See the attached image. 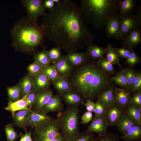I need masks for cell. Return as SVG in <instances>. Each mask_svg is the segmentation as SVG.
Wrapping results in <instances>:
<instances>
[{
  "label": "cell",
  "instance_id": "52",
  "mask_svg": "<svg viewBox=\"0 0 141 141\" xmlns=\"http://www.w3.org/2000/svg\"><path fill=\"white\" fill-rule=\"evenodd\" d=\"M55 4L52 0H43V6L45 9H48L49 10H51L54 7Z\"/></svg>",
  "mask_w": 141,
  "mask_h": 141
},
{
  "label": "cell",
  "instance_id": "30",
  "mask_svg": "<svg viewBox=\"0 0 141 141\" xmlns=\"http://www.w3.org/2000/svg\"><path fill=\"white\" fill-rule=\"evenodd\" d=\"M34 60L44 67L49 65L51 61L49 59L46 47H43L42 49L35 52Z\"/></svg>",
  "mask_w": 141,
  "mask_h": 141
},
{
  "label": "cell",
  "instance_id": "7",
  "mask_svg": "<svg viewBox=\"0 0 141 141\" xmlns=\"http://www.w3.org/2000/svg\"><path fill=\"white\" fill-rule=\"evenodd\" d=\"M137 10L136 14H130L123 16H119L121 40L133 30L140 27L141 13L140 7Z\"/></svg>",
  "mask_w": 141,
  "mask_h": 141
},
{
  "label": "cell",
  "instance_id": "22",
  "mask_svg": "<svg viewBox=\"0 0 141 141\" xmlns=\"http://www.w3.org/2000/svg\"><path fill=\"white\" fill-rule=\"evenodd\" d=\"M106 48L99 46L92 43L88 45L86 53L89 59L95 61L104 57Z\"/></svg>",
  "mask_w": 141,
  "mask_h": 141
},
{
  "label": "cell",
  "instance_id": "4",
  "mask_svg": "<svg viewBox=\"0 0 141 141\" xmlns=\"http://www.w3.org/2000/svg\"><path fill=\"white\" fill-rule=\"evenodd\" d=\"M120 0H81L79 6L86 23L98 29L108 20L119 14Z\"/></svg>",
  "mask_w": 141,
  "mask_h": 141
},
{
  "label": "cell",
  "instance_id": "28",
  "mask_svg": "<svg viewBox=\"0 0 141 141\" xmlns=\"http://www.w3.org/2000/svg\"><path fill=\"white\" fill-rule=\"evenodd\" d=\"M136 0H120L119 16H123L131 14L136 6Z\"/></svg>",
  "mask_w": 141,
  "mask_h": 141
},
{
  "label": "cell",
  "instance_id": "17",
  "mask_svg": "<svg viewBox=\"0 0 141 141\" xmlns=\"http://www.w3.org/2000/svg\"><path fill=\"white\" fill-rule=\"evenodd\" d=\"M53 63L60 77L67 78L73 68L67 61L65 55L62 56L59 60Z\"/></svg>",
  "mask_w": 141,
  "mask_h": 141
},
{
  "label": "cell",
  "instance_id": "14",
  "mask_svg": "<svg viewBox=\"0 0 141 141\" xmlns=\"http://www.w3.org/2000/svg\"><path fill=\"white\" fill-rule=\"evenodd\" d=\"M62 100L59 95H53L41 110L46 114L50 112H62L64 106Z\"/></svg>",
  "mask_w": 141,
  "mask_h": 141
},
{
  "label": "cell",
  "instance_id": "31",
  "mask_svg": "<svg viewBox=\"0 0 141 141\" xmlns=\"http://www.w3.org/2000/svg\"><path fill=\"white\" fill-rule=\"evenodd\" d=\"M125 111L136 123L141 124V107L129 104L125 108Z\"/></svg>",
  "mask_w": 141,
  "mask_h": 141
},
{
  "label": "cell",
  "instance_id": "19",
  "mask_svg": "<svg viewBox=\"0 0 141 141\" xmlns=\"http://www.w3.org/2000/svg\"><path fill=\"white\" fill-rule=\"evenodd\" d=\"M32 77L34 90L38 91L49 89L51 81L42 71L37 75Z\"/></svg>",
  "mask_w": 141,
  "mask_h": 141
},
{
  "label": "cell",
  "instance_id": "13",
  "mask_svg": "<svg viewBox=\"0 0 141 141\" xmlns=\"http://www.w3.org/2000/svg\"><path fill=\"white\" fill-rule=\"evenodd\" d=\"M108 126L104 117L95 116L86 131L96 133L98 136L104 135L107 134Z\"/></svg>",
  "mask_w": 141,
  "mask_h": 141
},
{
  "label": "cell",
  "instance_id": "9",
  "mask_svg": "<svg viewBox=\"0 0 141 141\" xmlns=\"http://www.w3.org/2000/svg\"><path fill=\"white\" fill-rule=\"evenodd\" d=\"M125 113V108L114 103L107 107L104 117L108 126H117Z\"/></svg>",
  "mask_w": 141,
  "mask_h": 141
},
{
  "label": "cell",
  "instance_id": "39",
  "mask_svg": "<svg viewBox=\"0 0 141 141\" xmlns=\"http://www.w3.org/2000/svg\"><path fill=\"white\" fill-rule=\"evenodd\" d=\"M126 58L125 63L130 67H134L136 64L140 63L141 61L140 57L133 49Z\"/></svg>",
  "mask_w": 141,
  "mask_h": 141
},
{
  "label": "cell",
  "instance_id": "36",
  "mask_svg": "<svg viewBox=\"0 0 141 141\" xmlns=\"http://www.w3.org/2000/svg\"><path fill=\"white\" fill-rule=\"evenodd\" d=\"M124 69V74L127 80L130 90L131 92L138 72L135 70L130 68L126 67Z\"/></svg>",
  "mask_w": 141,
  "mask_h": 141
},
{
  "label": "cell",
  "instance_id": "8",
  "mask_svg": "<svg viewBox=\"0 0 141 141\" xmlns=\"http://www.w3.org/2000/svg\"><path fill=\"white\" fill-rule=\"evenodd\" d=\"M21 2L26 10V17L32 21L37 23L40 16L46 14L43 0H22Z\"/></svg>",
  "mask_w": 141,
  "mask_h": 141
},
{
  "label": "cell",
  "instance_id": "37",
  "mask_svg": "<svg viewBox=\"0 0 141 141\" xmlns=\"http://www.w3.org/2000/svg\"><path fill=\"white\" fill-rule=\"evenodd\" d=\"M13 123L9 124L5 127V132L7 141H15L19 135L15 131Z\"/></svg>",
  "mask_w": 141,
  "mask_h": 141
},
{
  "label": "cell",
  "instance_id": "33",
  "mask_svg": "<svg viewBox=\"0 0 141 141\" xmlns=\"http://www.w3.org/2000/svg\"><path fill=\"white\" fill-rule=\"evenodd\" d=\"M111 82H113L123 88L130 90L127 80L124 74V68L122 69L120 71L116 73L114 76L111 77Z\"/></svg>",
  "mask_w": 141,
  "mask_h": 141
},
{
  "label": "cell",
  "instance_id": "2",
  "mask_svg": "<svg viewBox=\"0 0 141 141\" xmlns=\"http://www.w3.org/2000/svg\"><path fill=\"white\" fill-rule=\"evenodd\" d=\"M72 90L80 95L84 101L94 102L111 85V77L94 60H89L73 69L67 78Z\"/></svg>",
  "mask_w": 141,
  "mask_h": 141
},
{
  "label": "cell",
  "instance_id": "18",
  "mask_svg": "<svg viewBox=\"0 0 141 141\" xmlns=\"http://www.w3.org/2000/svg\"><path fill=\"white\" fill-rule=\"evenodd\" d=\"M32 110L25 109L17 111L12 116L13 124L15 126L26 130L27 122L30 117Z\"/></svg>",
  "mask_w": 141,
  "mask_h": 141
},
{
  "label": "cell",
  "instance_id": "16",
  "mask_svg": "<svg viewBox=\"0 0 141 141\" xmlns=\"http://www.w3.org/2000/svg\"><path fill=\"white\" fill-rule=\"evenodd\" d=\"M59 95L67 107H78L84 102L80 95L72 90Z\"/></svg>",
  "mask_w": 141,
  "mask_h": 141
},
{
  "label": "cell",
  "instance_id": "46",
  "mask_svg": "<svg viewBox=\"0 0 141 141\" xmlns=\"http://www.w3.org/2000/svg\"><path fill=\"white\" fill-rule=\"evenodd\" d=\"M37 92V91L33 89L26 95L28 108L30 110H32L33 109Z\"/></svg>",
  "mask_w": 141,
  "mask_h": 141
},
{
  "label": "cell",
  "instance_id": "6",
  "mask_svg": "<svg viewBox=\"0 0 141 141\" xmlns=\"http://www.w3.org/2000/svg\"><path fill=\"white\" fill-rule=\"evenodd\" d=\"M34 127L33 141H51L60 134L56 119L52 118L47 121Z\"/></svg>",
  "mask_w": 141,
  "mask_h": 141
},
{
  "label": "cell",
  "instance_id": "24",
  "mask_svg": "<svg viewBox=\"0 0 141 141\" xmlns=\"http://www.w3.org/2000/svg\"><path fill=\"white\" fill-rule=\"evenodd\" d=\"M51 83L59 95L72 90L70 85L66 77H60L51 81Z\"/></svg>",
  "mask_w": 141,
  "mask_h": 141
},
{
  "label": "cell",
  "instance_id": "49",
  "mask_svg": "<svg viewBox=\"0 0 141 141\" xmlns=\"http://www.w3.org/2000/svg\"><path fill=\"white\" fill-rule=\"evenodd\" d=\"M93 114L92 112L86 111L81 116V124H86L91 121L93 118Z\"/></svg>",
  "mask_w": 141,
  "mask_h": 141
},
{
  "label": "cell",
  "instance_id": "41",
  "mask_svg": "<svg viewBox=\"0 0 141 141\" xmlns=\"http://www.w3.org/2000/svg\"><path fill=\"white\" fill-rule=\"evenodd\" d=\"M94 138L92 132L86 131L82 133L79 132L72 141H92Z\"/></svg>",
  "mask_w": 141,
  "mask_h": 141
},
{
  "label": "cell",
  "instance_id": "54",
  "mask_svg": "<svg viewBox=\"0 0 141 141\" xmlns=\"http://www.w3.org/2000/svg\"><path fill=\"white\" fill-rule=\"evenodd\" d=\"M55 4H58L60 3V1L59 0H52Z\"/></svg>",
  "mask_w": 141,
  "mask_h": 141
},
{
  "label": "cell",
  "instance_id": "23",
  "mask_svg": "<svg viewBox=\"0 0 141 141\" xmlns=\"http://www.w3.org/2000/svg\"><path fill=\"white\" fill-rule=\"evenodd\" d=\"M4 108L10 112L12 116L14 115L16 111L29 109L28 107V103L26 95L15 102L9 101L7 107Z\"/></svg>",
  "mask_w": 141,
  "mask_h": 141
},
{
  "label": "cell",
  "instance_id": "32",
  "mask_svg": "<svg viewBox=\"0 0 141 141\" xmlns=\"http://www.w3.org/2000/svg\"><path fill=\"white\" fill-rule=\"evenodd\" d=\"M107 51L106 52V59L113 65L117 64L120 67H122L120 62L121 59L119 57L115 52L114 47H113L109 43L107 44Z\"/></svg>",
  "mask_w": 141,
  "mask_h": 141
},
{
  "label": "cell",
  "instance_id": "40",
  "mask_svg": "<svg viewBox=\"0 0 141 141\" xmlns=\"http://www.w3.org/2000/svg\"><path fill=\"white\" fill-rule=\"evenodd\" d=\"M48 56L51 62L54 63L62 57L61 49L59 47H54L48 51Z\"/></svg>",
  "mask_w": 141,
  "mask_h": 141
},
{
  "label": "cell",
  "instance_id": "51",
  "mask_svg": "<svg viewBox=\"0 0 141 141\" xmlns=\"http://www.w3.org/2000/svg\"><path fill=\"white\" fill-rule=\"evenodd\" d=\"M25 134L21 136L19 141H33L32 138V133L31 131L27 132L26 130H25Z\"/></svg>",
  "mask_w": 141,
  "mask_h": 141
},
{
  "label": "cell",
  "instance_id": "50",
  "mask_svg": "<svg viewBox=\"0 0 141 141\" xmlns=\"http://www.w3.org/2000/svg\"><path fill=\"white\" fill-rule=\"evenodd\" d=\"M85 103L83 102L82 104L86 107L87 111L91 112H93L95 108V104L94 102L87 101Z\"/></svg>",
  "mask_w": 141,
  "mask_h": 141
},
{
  "label": "cell",
  "instance_id": "10",
  "mask_svg": "<svg viewBox=\"0 0 141 141\" xmlns=\"http://www.w3.org/2000/svg\"><path fill=\"white\" fill-rule=\"evenodd\" d=\"M105 26V33L108 38H114L118 40L121 39L119 14L109 19Z\"/></svg>",
  "mask_w": 141,
  "mask_h": 141
},
{
  "label": "cell",
  "instance_id": "44",
  "mask_svg": "<svg viewBox=\"0 0 141 141\" xmlns=\"http://www.w3.org/2000/svg\"><path fill=\"white\" fill-rule=\"evenodd\" d=\"M95 104V108L93 112L95 116L104 117L106 110L107 107L101 102L97 100Z\"/></svg>",
  "mask_w": 141,
  "mask_h": 141
},
{
  "label": "cell",
  "instance_id": "1",
  "mask_svg": "<svg viewBox=\"0 0 141 141\" xmlns=\"http://www.w3.org/2000/svg\"><path fill=\"white\" fill-rule=\"evenodd\" d=\"M40 25L46 38L68 53L76 52L92 43L94 38L79 6L70 0L55 4L44 16Z\"/></svg>",
  "mask_w": 141,
  "mask_h": 141
},
{
  "label": "cell",
  "instance_id": "29",
  "mask_svg": "<svg viewBox=\"0 0 141 141\" xmlns=\"http://www.w3.org/2000/svg\"><path fill=\"white\" fill-rule=\"evenodd\" d=\"M136 124L135 121L125 113L121 122L117 127L118 130L124 134Z\"/></svg>",
  "mask_w": 141,
  "mask_h": 141
},
{
  "label": "cell",
  "instance_id": "42",
  "mask_svg": "<svg viewBox=\"0 0 141 141\" xmlns=\"http://www.w3.org/2000/svg\"><path fill=\"white\" fill-rule=\"evenodd\" d=\"M44 67L37 62L34 61L30 64L27 68L29 74L32 76L38 74L42 70Z\"/></svg>",
  "mask_w": 141,
  "mask_h": 141
},
{
  "label": "cell",
  "instance_id": "35",
  "mask_svg": "<svg viewBox=\"0 0 141 141\" xmlns=\"http://www.w3.org/2000/svg\"><path fill=\"white\" fill-rule=\"evenodd\" d=\"M96 62L102 69L110 74L113 75L115 73L113 64L104 57L99 59Z\"/></svg>",
  "mask_w": 141,
  "mask_h": 141
},
{
  "label": "cell",
  "instance_id": "15",
  "mask_svg": "<svg viewBox=\"0 0 141 141\" xmlns=\"http://www.w3.org/2000/svg\"><path fill=\"white\" fill-rule=\"evenodd\" d=\"M52 118L41 110L32 109L27 122L26 127L37 126L47 121Z\"/></svg>",
  "mask_w": 141,
  "mask_h": 141
},
{
  "label": "cell",
  "instance_id": "5",
  "mask_svg": "<svg viewBox=\"0 0 141 141\" xmlns=\"http://www.w3.org/2000/svg\"><path fill=\"white\" fill-rule=\"evenodd\" d=\"M78 107H67L59 112L56 119L59 131L66 141H72L79 132Z\"/></svg>",
  "mask_w": 141,
  "mask_h": 141
},
{
  "label": "cell",
  "instance_id": "55",
  "mask_svg": "<svg viewBox=\"0 0 141 141\" xmlns=\"http://www.w3.org/2000/svg\"><path fill=\"white\" fill-rule=\"evenodd\" d=\"M129 141H141V139Z\"/></svg>",
  "mask_w": 141,
  "mask_h": 141
},
{
  "label": "cell",
  "instance_id": "53",
  "mask_svg": "<svg viewBox=\"0 0 141 141\" xmlns=\"http://www.w3.org/2000/svg\"><path fill=\"white\" fill-rule=\"evenodd\" d=\"M51 141H66L60 133Z\"/></svg>",
  "mask_w": 141,
  "mask_h": 141
},
{
  "label": "cell",
  "instance_id": "25",
  "mask_svg": "<svg viewBox=\"0 0 141 141\" xmlns=\"http://www.w3.org/2000/svg\"><path fill=\"white\" fill-rule=\"evenodd\" d=\"M125 141L141 139V124H136L130 129L122 136H119Z\"/></svg>",
  "mask_w": 141,
  "mask_h": 141
},
{
  "label": "cell",
  "instance_id": "12",
  "mask_svg": "<svg viewBox=\"0 0 141 141\" xmlns=\"http://www.w3.org/2000/svg\"><path fill=\"white\" fill-rule=\"evenodd\" d=\"M132 94L131 91L128 89L114 87V103L125 108L129 104Z\"/></svg>",
  "mask_w": 141,
  "mask_h": 141
},
{
  "label": "cell",
  "instance_id": "11",
  "mask_svg": "<svg viewBox=\"0 0 141 141\" xmlns=\"http://www.w3.org/2000/svg\"><path fill=\"white\" fill-rule=\"evenodd\" d=\"M121 40L122 47L128 49H133L141 43L140 29L136 28L133 30Z\"/></svg>",
  "mask_w": 141,
  "mask_h": 141
},
{
  "label": "cell",
  "instance_id": "21",
  "mask_svg": "<svg viewBox=\"0 0 141 141\" xmlns=\"http://www.w3.org/2000/svg\"><path fill=\"white\" fill-rule=\"evenodd\" d=\"M53 93L52 90L50 89L37 91L33 109L41 110L53 95Z\"/></svg>",
  "mask_w": 141,
  "mask_h": 141
},
{
  "label": "cell",
  "instance_id": "45",
  "mask_svg": "<svg viewBox=\"0 0 141 141\" xmlns=\"http://www.w3.org/2000/svg\"><path fill=\"white\" fill-rule=\"evenodd\" d=\"M129 104L141 107V91L132 93Z\"/></svg>",
  "mask_w": 141,
  "mask_h": 141
},
{
  "label": "cell",
  "instance_id": "26",
  "mask_svg": "<svg viewBox=\"0 0 141 141\" xmlns=\"http://www.w3.org/2000/svg\"><path fill=\"white\" fill-rule=\"evenodd\" d=\"M113 85L103 91L99 96L97 100L101 102L107 107L114 103Z\"/></svg>",
  "mask_w": 141,
  "mask_h": 141
},
{
  "label": "cell",
  "instance_id": "38",
  "mask_svg": "<svg viewBox=\"0 0 141 141\" xmlns=\"http://www.w3.org/2000/svg\"><path fill=\"white\" fill-rule=\"evenodd\" d=\"M42 71L51 81L60 77L55 66L53 64L44 67Z\"/></svg>",
  "mask_w": 141,
  "mask_h": 141
},
{
  "label": "cell",
  "instance_id": "34",
  "mask_svg": "<svg viewBox=\"0 0 141 141\" xmlns=\"http://www.w3.org/2000/svg\"><path fill=\"white\" fill-rule=\"evenodd\" d=\"M7 91L9 101L15 102L20 99L21 95L19 83L14 86L8 87Z\"/></svg>",
  "mask_w": 141,
  "mask_h": 141
},
{
  "label": "cell",
  "instance_id": "47",
  "mask_svg": "<svg viewBox=\"0 0 141 141\" xmlns=\"http://www.w3.org/2000/svg\"><path fill=\"white\" fill-rule=\"evenodd\" d=\"M114 49L119 57L121 58H127L133 49L122 47L119 48L114 47Z\"/></svg>",
  "mask_w": 141,
  "mask_h": 141
},
{
  "label": "cell",
  "instance_id": "20",
  "mask_svg": "<svg viewBox=\"0 0 141 141\" xmlns=\"http://www.w3.org/2000/svg\"><path fill=\"white\" fill-rule=\"evenodd\" d=\"M66 56L73 68L83 64L90 60L86 52H70L68 53Z\"/></svg>",
  "mask_w": 141,
  "mask_h": 141
},
{
  "label": "cell",
  "instance_id": "43",
  "mask_svg": "<svg viewBox=\"0 0 141 141\" xmlns=\"http://www.w3.org/2000/svg\"><path fill=\"white\" fill-rule=\"evenodd\" d=\"M120 139L116 134L109 133L94 137L92 141H119Z\"/></svg>",
  "mask_w": 141,
  "mask_h": 141
},
{
  "label": "cell",
  "instance_id": "27",
  "mask_svg": "<svg viewBox=\"0 0 141 141\" xmlns=\"http://www.w3.org/2000/svg\"><path fill=\"white\" fill-rule=\"evenodd\" d=\"M19 83L22 97L34 89L33 77L29 74L25 76Z\"/></svg>",
  "mask_w": 141,
  "mask_h": 141
},
{
  "label": "cell",
  "instance_id": "48",
  "mask_svg": "<svg viewBox=\"0 0 141 141\" xmlns=\"http://www.w3.org/2000/svg\"><path fill=\"white\" fill-rule=\"evenodd\" d=\"M141 91V72L137 73L134 82L132 93L137 91Z\"/></svg>",
  "mask_w": 141,
  "mask_h": 141
},
{
  "label": "cell",
  "instance_id": "3",
  "mask_svg": "<svg viewBox=\"0 0 141 141\" xmlns=\"http://www.w3.org/2000/svg\"><path fill=\"white\" fill-rule=\"evenodd\" d=\"M10 33L13 47L16 50L30 54L35 53L37 48L43 44L46 37L40 25L26 16L14 23Z\"/></svg>",
  "mask_w": 141,
  "mask_h": 141
}]
</instances>
